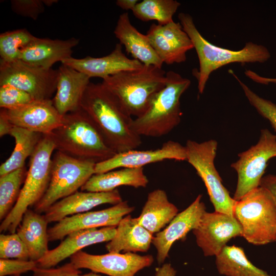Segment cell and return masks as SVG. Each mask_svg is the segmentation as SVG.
<instances>
[{"mask_svg": "<svg viewBox=\"0 0 276 276\" xmlns=\"http://www.w3.org/2000/svg\"><path fill=\"white\" fill-rule=\"evenodd\" d=\"M80 108L88 115L117 153L136 149L141 145V136L132 128V116L102 82L89 83Z\"/></svg>", "mask_w": 276, "mask_h": 276, "instance_id": "1", "label": "cell"}, {"mask_svg": "<svg viewBox=\"0 0 276 276\" xmlns=\"http://www.w3.org/2000/svg\"><path fill=\"white\" fill-rule=\"evenodd\" d=\"M178 18L197 54L199 68L193 73L197 80L198 92L200 94L203 93L211 73L223 66L233 63H264L270 58V52L266 47L252 42H246L238 51L215 45L202 36L191 15L181 12Z\"/></svg>", "mask_w": 276, "mask_h": 276, "instance_id": "2", "label": "cell"}, {"mask_svg": "<svg viewBox=\"0 0 276 276\" xmlns=\"http://www.w3.org/2000/svg\"><path fill=\"white\" fill-rule=\"evenodd\" d=\"M48 135L57 151L75 158L97 163L117 153L81 108L64 115L61 124Z\"/></svg>", "mask_w": 276, "mask_h": 276, "instance_id": "3", "label": "cell"}, {"mask_svg": "<svg viewBox=\"0 0 276 276\" xmlns=\"http://www.w3.org/2000/svg\"><path fill=\"white\" fill-rule=\"evenodd\" d=\"M166 78L165 86L153 97L146 110L133 120L132 128L140 136L167 135L180 122V99L191 81L172 71L166 72Z\"/></svg>", "mask_w": 276, "mask_h": 276, "instance_id": "4", "label": "cell"}, {"mask_svg": "<svg viewBox=\"0 0 276 276\" xmlns=\"http://www.w3.org/2000/svg\"><path fill=\"white\" fill-rule=\"evenodd\" d=\"M166 72L154 65L122 71L103 79L102 83L132 117L141 115L153 97L166 84Z\"/></svg>", "mask_w": 276, "mask_h": 276, "instance_id": "5", "label": "cell"}, {"mask_svg": "<svg viewBox=\"0 0 276 276\" xmlns=\"http://www.w3.org/2000/svg\"><path fill=\"white\" fill-rule=\"evenodd\" d=\"M55 150V145L50 136L43 135L30 157L29 169L17 200L1 223V233H16L25 212L45 193L50 181L52 155Z\"/></svg>", "mask_w": 276, "mask_h": 276, "instance_id": "6", "label": "cell"}, {"mask_svg": "<svg viewBox=\"0 0 276 276\" xmlns=\"http://www.w3.org/2000/svg\"><path fill=\"white\" fill-rule=\"evenodd\" d=\"M233 214L248 242L263 245L274 242L276 202L268 189L259 186L236 200Z\"/></svg>", "mask_w": 276, "mask_h": 276, "instance_id": "7", "label": "cell"}, {"mask_svg": "<svg viewBox=\"0 0 276 276\" xmlns=\"http://www.w3.org/2000/svg\"><path fill=\"white\" fill-rule=\"evenodd\" d=\"M96 163L57 151L52 157L51 178L45 193L34 206L41 214L59 200L78 191L95 174Z\"/></svg>", "mask_w": 276, "mask_h": 276, "instance_id": "8", "label": "cell"}, {"mask_svg": "<svg viewBox=\"0 0 276 276\" xmlns=\"http://www.w3.org/2000/svg\"><path fill=\"white\" fill-rule=\"evenodd\" d=\"M185 147L186 160L194 168L203 181L215 211L234 216L236 200L223 185L214 165L217 141L211 140L198 143L188 140Z\"/></svg>", "mask_w": 276, "mask_h": 276, "instance_id": "9", "label": "cell"}, {"mask_svg": "<svg viewBox=\"0 0 276 276\" xmlns=\"http://www.w3.org/2000/svg\"><path fill=\"white\" fill-rule=\"evenodd\" d=\"M238 156L239 159L231 165L238 174L233 197L235 200L260 186L267 162L276 156V135L267 129H262L258 142Z\"/></svg>", "mask_w": 276, "mask_h": 276, "instance_id": "10", "label": "cell"}, {"mask_svg": "<svg viewBox=\"0 0 276 276\" xmlns=\"http://www.w3.org/2000/svg\"><path fill=\"white\" fill-rule=\"evenodd\" d=\"M58 70L45 69L20 60L0 61V86L9 85L30 95L34 100L51 99L56 92Z\"/></svg>", "mask_w": 276, "mask_h": 276, "instance_id": "11", "label": "cell"}, {"mask_svg": "<svg viewBox=\"0 0 276 276\" xmlns=\"http://www.w3.org/2000/svg\"><path fill=\"white\" fill-rule=\"evenodd\" d=\"M153 261L151 255L134 252L91 255L80 250L70 257V262L79 269H88L109 276H134L141 270L150 266Z\"/></svg>", "mask_w": 276, "mask_h": 276, "instance_id": "12", "label": "cell"}, {"mask_svg": "<svg viewBox=\"0 0 276 276\" xmlns=\"http://www.w3.org/2000/svg\"><path fill=\"white\" fill-rule=\"evenodd\" d=\"M192 232L205 257H216L231 239L242 235V227L234 216L216 211L205 212Z\"/></svg>", "mask_w": 276, "mask_h": 276, "instance_id": "13", "label": "cell"}, {"mask_svg": "<svg viewBox=\"0 0 276 276\" xmlns=\"http://www.w3.org/2000/svg\"><path fill=\"white\" fill-rule=\"evenodd\" d=\"M134 209L127 201H122L106 209L66 217L48 229L49 240H61L69 234L80 230L116 227L122 218Z\"/></svg>", "mask_w": 276, "mask_h": 276, "instance_id": "14", "label": "cell"}, {"mask_svg": "<svg viewBox=\"0 0 276 276\" xmlns=\"http://www.w3.org/2000/svg\"><path fill=\"white\" fill-rule=\"evenodd\" d=\"M167 159L186 160V147L173 141L164 143L155 149H133L117 153L106 160L97 163L95 174L107 172L122 168H143L146 165Z\"/></svg>", "mask_w": 276, "mask_h": 276, "instance_id": "15", "label": "cell"}, {"mask_svg": "<svg viewBox=\"0 0 276 276\" xmlns=\"http://www.w3.org/2000/svg\"><path fill=\"white\" fill-rule=\"evenodd\" d=\"M0 113L13 126L43 135L51 134L61 124L63 119L52 99L34 100L13 109H1Z\"/></svg>", "mask_w": 276, "mask_h": 276, "instance_id": "16", "label": "cell"}, {"mask_svg": "<svg viewBox=\"0 0 276 276\" xmlns=\"http://www.w3.org/2000/svg\"><path fill=\"white\" fill-rule=\"evenodd\" d=\"M146 36L163 63H180L187 59L186 54L193 44L179 22L174 20L165 25L152 24Z\"/></svg>", "mask_w": 276, "mask_h": 276, "instance_id": "17", "label": "cell"}, {"mask_svg": "<svg viewBox=\"0 0 276 276\" xmlns=\"http://www.w3.org/2000/svg\"><path fill=\"white\" fill-rule=\"evenodd\" d=\"M201 197V194L198 195L188 207L176 215L165 228L153 237L152 244L156 249V259L159 264H163L168 257L174 242L183 239L199 225L206 212Z\"/></svg>", "mask_w": 276, "mask_h": 276, "instance_id": "18", "label": "cell"}, {"mask_svg": "<svg viewBox=\"0 0 276 276\" xmlns=\"http://www.w3.org/2000/svg\"><path fill=\"white\" fill-rule=\"evenodd\" d=\"M116 227H104L73 232L37 261L39 268H52L86 246L110 241L114 236Z\"/></svg>", "mask_w": 276, "mask_h": 276, "instance_id": "19", "label": "cell"}, {"mask_svg": "<svg viewBox=\"0 0 276 276\" xmlns=\"http://www.w3.org/2000/svg\"><path fill=\"white\" fill-rule=\"evenodd\" d=\"M62 64L81 72L90 78L103 79L122 71L137 69L144 65L140 61L127 57L123 53L122 45H116L112 52L101 57L86 56L83 58L73 57L65 59Z\"/></svg>", "mask_w": 276, "mask_h": 276, "instance_id": "20", "label": "cell"}, {"mask_svg": "<svg viewBox=\"0 0 276 276\" xmlns=\"http://www.w3.org/2000/svg\"><path fill=\"white\" fill-rule=\"evenodd\" d=\"M122 201L118 189L106 192L78 191L54 203L44 215L48 223L57 222L66 217L88 212L101 204L115 205Z\"/></svg>", "mask_w": 276, "mask_h": 276, "instance_id": "21", "label": "cell"}, {"mask_svg": "<svg viewBox=\"0 0 276 276\" xmlns=\"http://www.w3.org/2000/svg\"><path fill=\"white\" fill-rule=\"evenodd\" d=\"M90 79L86 74L66 65L62 64L59 67L56 90L52 100L61 115L80 108Z\"/></svg>", "mask_w": 276, "mask_h": 276, "instance_id": "22", "label": "cell"}, {"mask_svg": "<svg viewBox=\"0 0 276 276\" xmlns=\"http://www.w3.org/2000/svg\"><path fill=\"white\" fill-rule=\"evenodd\" d=\"M79 40H66L36 37L21 52L19 58L27 63L45 69L52 68L57 62L61 63L72 57L73 49Z\"/></svg>", "mask_w": 276, "mask_h": 276, "instance_id": "23", "label": "cell"}, {"mask_svg": "<svg viewBox=\"0 0 276 276\" xmlns=\"http://www.w3.org/2000/svg\"><path fill=\"white\" fill-rule=\"evenodd\" d=\"M120 43L133 59L147 65L162 68L163 62L151 45L146 35L140 32L131 23L128 12L121 14L114 30Z\"/></svg>", "mask_w": 276, "mask_h": 276, "instance_id": "24", "label": "cell"}, {"mask_svg": "<svg viewBox=\"0 0 276 276\" xmlns=\"http://www.w3.org/2000/svg\"><path fill=\"white\" fill-rule=\"evenodd\" d=\"M153 235L135 218L127 215L117 226L114 237L105 247L109 252H146L152 243Z\"/></svg>", "mask_w": 276, "mask_h": 276, "instance_id": "25", "label": "cell"}, {"mask_svg": "<svg viewBox=\"0 0 276 276\" xmlns=\"http://www.w3.org/2000/svg\"><path fill=\"white\" fill-rule=\"evenodd\" d=\"M48 223L44 215L29 209L17 228L16 233L26 246L30 260L37 262L49 250Z\"/></svg>", "mask_w": 276, "mask_h": 276, "instance_id": "26", "label": "cell"}, {"mask_svg": "<svg viewBox=\"0 0 276 276\" xmlns=\"http://www.w3.org/2000/svg\"><path fill=\"white\" fill-rule=\"evenodd\" d=\"M177 208L170 202L162 189L150 192L137 222L152 234L160 231L178 213Z\"/></svg>", "mask_w": 276, "mask_h": 276, "instance_id": "27", "label": "cell"}, {"mask_svg": "<svg viewBox=\"0 0 276 276\" xmlns=\"http://www.w3.org/2000/svg\"><path fill=\"white\" fill-rule=\"evenodd\" d=\"M148 182L143 168H122L94 174L80 189L82 191L106 192L122 186L145 188Z\"/></svg>", "mask_w": 276, "mask_h": 276, "instance_id": "28", "label": "cell"}, {"mask_svg": "<svg viewBox=\"0 0 276 276\" xmlns=\"http://www.w3.org/2000/svg\"><path fill=\"white\" fill-rule=\"evenodd\" d=\"M220 274L225 276H272L255 266L247 258L242 247L226 245L215 257Z\"/></svg>", "mask_w": 276, "mask_h": 276, "instance_id": "29", "label": "cell"}, {"mask_svg": "<svg viewBox=\"0 0 276 276\" xmlns=\"http://www.w3.org/2000/svg\"><path fill=\"white\" fill-rule=\"evenodd\" d=\"M15 140V147L9 157L0 166V176L25 167L43 135L13 126L10 134Z\"/></svg>", "mask_w": 276, "mask_h": 276, "instance_id": "30", "label": "cell"}, {"mask_svg": "<svg viewBox=\"0 0 276 276\" xmlns=\"http://www.w3.org/2000/svg\"><path fill=\"white\" fill-rule=\"evenodd\" d=\"M180 6L176 0H143L132 11L141 20H156L158 25H165L173 21V16Z\"/></svg>", "mask_w": 276, "mask_h": 276, "instance_id": "31", "label": "cell"}, {"mask_svg": "<svg viewBox=\"0 0 276 276\" xmlns=\"http://www.w3.org/2000/svg\"><path fill=\"white\" fill-rule=\"evenodd\" d=\"M27 171L23 167L0 176V220H3L16 203Z\"/></svg>", "mask_w": 276, "mask_h": 276, "instance_id": "32", "label": "cell"}, {"mask_svg": "<svg viewBox=\"0 0 276 276\" xmlns=\"http://www.w3.org/2000/svg\"><path fill=\"white\" fill-rule=\"evenodd\" d=\"M36 37L26 29L8 31L0 34L1 61L18 60L21 51Z\"/></svg>", "mask_w": 276, "mask_h": 276, "instance_id": "33", "label": "cell"}, {"mask_svg": "<svg viewBox=\"0 0 276 276\" xmlns=\"http://www.w3.org/2000/svg\"><path fill=\"white\" fill-rule=\"evenodd\" d=\"M229 72L239 83L250 104L261 116L269 122L276 132V104L260 97L243 83L233 71L229 70Z\"/></svg>", "mask_w": 276, "mask_h": 276, "instance_id": "34", "label": "cell"}, {"mask_svg": "<svg viewBox=\"0 0 276 276\" xmlns=\"http://www.w3.org/2000/svg\"><path fill=\"white\" fill-rule=\"evenodd\" d=\"M0 259L30 260L28 249L16 232L0 235Z\"/></svg>", "mask_w": 276, "mask_h": 276, "instance_id": "35", "label": "cell"}, {"mask_svg": "<svg viewBox=\"0 0 276 276\" xmlns=\"http://www.w3.org/2000/svg\"><path fill=\"white\" fill-rule=\"evenodd\" d=\"M34 100L27 92L9 85L0 86L1 109H13Z\"/></svg>", "mask_w": 276, "mask_h": 276, "instance_id": "36", "label": "cell"}, {"mask_svg": "<svg viewBox=\"0 0 276 276\" xmlns=\"http://www.w3.org/2000/svg\"><path fill=\"white\" fill-rule=\"evenodd\" d=\"M37 267V261L0 259V276L20 275L29 271H33Z\"/></svg>", "mask_w": 276, "mask_h": 276, "instance_id": "37", "label": "cell"}, {"mask_svg": "<svg viewBox=\"0 0 276 276\" xmlns=\"http://www.w3.org/2000/svg\"><path fill=\"white\" fill-rule=\"evenodd\" d=\"M45 5L43 0H11L12 11L24 17L36 20L43 12Z\"/></svg>", "mask_w": 276, "mask_h": 276, "instance_id": "38", "label": "cell"}, {"mask_svg": "<svg viewBox=\"0 0 276 276\" xmlns=\"http://www.w3.org/2000/svg\"><path fill=\"white\" fill-rule=\"evenodd\" d=\"M32 276H80L81 271L71 262L57 268L37 267L33 271Z\"/></svg>", "mask_w": 276, "mask_h": 276, "instance_id": "39", "label": "cell"}, {"mask_svg": "<svg viewBox=\"0 0 276 276\" xmlns=\"http://www.w3.org/2000/svg\"><path fill=\"white\" fill-rule=\"evenodd\" d=\"M260 186L268 189L272 194L276 202V175L270 174L263 177ZM274 242H276V238Z\"/></svg>", "mask_w": 276, "mask_h": 276, "instance_id": "40", "label": "cell"}, {"mask_svg": "<svg viewBox=\"0 0 276 276\" xmlns=\"http://www.w3.org/2000/svg\"><path fill=\"white\" fill-rule=\"evenodd\" d=\"M176 270L170 263H165L158 268L154 276H175Z\"/></svg>", "mask_w": 276, "mask_h": 276, "instance_id": "41", "label": "cell"}, {"mask_svg": "<svg viewBox=\"0 0 276 276\" xmlns=\"http://www.w3.org/2000/svg\"><path fill=\"white\" fill-rule=\"evenodd\" d=\"M13 126L6 117L0 113V137L9 135Z\"/></svg>", "mask_w": 276, "mask_h": 276, "instance_id": "42", "label": "cell"}, {"mask_svg": "<svg viewBox=\"0 0 276 276\" xmlns=\"http://www.w3.org/2000/svg\"><path fill=\"white\" fill-rule=\"evenodd\" d=\"M139 2L138 0H117L116 4L122 9L132 10Z\"/></svg>", "mask_w": 276, "mask_h": 276, "instance_id": "43", "label": "cell"}, {"mask_svg": "<svg viewBox=\"0 0 276 276\" xmlns=\"http://www.w3.org/2000/svg\"><path fill=\"white\" fill-rule=\"evenodd\" d=\"M58 1L56 0H43V2L45 6H51L53 4L57 3Z\"/></svg>", "mask_w": 276, "mask_h": 276, "instance_id": "44", "label": "cell"}, {"mask_svg": "<svg viewBox=\"0 0 276 276\" xmlns=\"http://www.w3.org/2000/svg\"><path fill=\"white\" fill-rule=\"evenodd\" d=\"M80 276H102V275L98 274V273H96L92 271V272L87 273L84 274H81Z\"/></svg>", "mask_w": 276, "mask_h": 276, "instance_id": "45", "label": "cell"}, {"mask_svg": "<svg viewBox=\"0 0 276 276\" xmlns=\"http://www.w3.org/2000/svg\"><path fill=\"white\" fill-rule=\"evenodd\" d=\"M13 276H20V275H13Z\"/></svg>", "mask_w": 276, "mask_h": 276, "instance_id": "46", "label": "cell"}]
</instances>
